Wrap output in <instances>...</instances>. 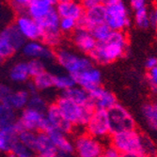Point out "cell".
<instances>
[{"label": "cell", "instance_id": "50", "mask_svg": "<svg viewBox=\"0 0 157 157\" xmlns=\"http://www.w3.org/2000/svg\"><path fill=\"white\" fill-rule=\"evenodd\" d=\"M58 1H65V0H58Z\"/></svg>", "mask_w": 157, "mask_h": 157}, {"label": "cell", "instance_id": "18", "mask_svg": "<svg viewBox=\"0 0 157 157\" xmlns=\"http://www.w3.org/2000/svg\"><path fill=\"white\" fill-rule=\"evenodd\" d=\"M55 10L59 18H70L76 22L83 16L85 12L79 0H65L59 1L55 6Z\"/></svg>", "mask_w": 157, "mask_h": 157}, {"label": "cell", "instance_id": "3", "mask_svg": "<svg viewBox=\"0 0 157 157\" xmlns=\"http://www.w3.org/2000/svg\"><path fill=\"white\" fill-rule=\"evenodd\" d=\"M58 64L71 75H75L83 71L94 66L88 56L77 54L66 47H59L55 51V58Z\"/></svg>", "mask_w": 157, "mask_h": 157}, {"label": "cell", "instance_id": "33", "mask_svg": "<svg viewBox=\"0 0 157 157\" xmlns=\"http://www.w3.org/2000/svg\"><path fill=\"white\" fill-rule=\"evenodd\" d=\"M142 153L147 157H157V145L152 140V138L144 134L143 146H142Z\"/></svg>", "mask_w": 157, "mask_h": 157}, {"label": "cell", "instance_id": "4", "mask_svg": "<svg viewBox=\"0 0 157 157\" xmlns=\"http://www.w3.org/2000/svg\"><path fill=\"white\" fill-rule=\"evenodd\" d=\"M105 24L111 31H125L130 26L129 12L122 0H112L105 5Z\"/></svg>", "mask_w": 157, "mask_h": 157}, {"label": "cell", "instance_id": "52", "mask_svg": "<svg viewBox=\"0 0 157 157\" xmlns=\"http://www.w3.org/2000/svg\"><path fill=\"white\" fill-rule=\"evenodd\" d=\"M156 1H157V0H156Z\"/></svg>", "mask_w": 157, "mask_h": 157}, {"label": "cell", "instance_id": "8", "mask_svg": "<svg viewBox=\"0 0 157 157\" xmlns=\"http://www.w3.org/2000/svg\"><path fill=\"white\" fill-rule=\"evenodd\" d=\"M17 124L20 131L25 130L34 133L46 132L47 124L44 112L26 106L17 117Z\"/></svg>", "mask_w": 157, "mask_h": 157}, {"label": "cell", "instance_id": "26", "mask_svg": "<svg viewBox=\"0 0 157 157\" xmlns=\"http://www.w3.org/2000/svg\"><path fill=\"white\" fill-rule=\"evenodd\" d=\"M62 94L64 96H66L68 99L72 100L73 102H75L78 105H81L91 104L90 100V93L76 85L75 87L71 88L70 90L63 92Z\"/></svg>", "mask_w": 157, "mask_h": 157}, {"label": "cell", "instance_id": "41", "mask_svg": "<svg viewBox=\"0 0 157 157\" xmlns=\"http://www.w3.org/2000/svg\"><path fill=\"white\" fill-rule=\"evenodd\" d=\"M130 6L136 11L146 7V0H130Z\"/></svg>", "mask_w": 157, "mask_h": 157}, {"label": "cell", "instance_id": "32", "mask_svg": "<svg viewBox=\"0 0 157 157\" xmlns=\"http://www.w3.org/2000/svg\"><path fill=\"white\" fill-rule=\"evenodd\" d=\"M26 65H27L28 74H29L31 79L39 75L40 74L44 73V71H46L44 62L39 59H29L26 62Z\"/></svg>", "mask_w": 157, "mask_h": 157}, {"label": "cell", "instance_id": "25", "mask_svg": "<svg viewBox=\"0 0 157 157\" xmlns=\"http://www.w3.org/2000/svg\"><path fill=\"white\" fill-rule=\"evenodd\" d=\"M54 74L48 72V71H44V73L33 77L31 84L38 92L48 90L54 88Z\"/></svg>", "mask_w": 157, "mask_h": 157}, {"label": "cell", "instance_id": "35", "mask_svg": "<svg viewBox=\"0 0 157 157\" xmlns=\"http://www.w3.org/2000/svg\"><path fill=\"white\" fill-rule=\"evenodd\" d=\"M10 151L15 154L16 157H36L35 153L32 151L25 148L24 145L19 143L18 141L13 145Z\"/></svg>", "mask_w": 157, "mask_h": 157}, {"label": "cell", "instance_id": "51", "mask_svg": "<svg viewBox=\"0 0 157 157\" xmlns=\"http://www.w3.org/2000/svg\"><path fill=\"white\" fill-rule=\"evenodd\" d=\"M155 105H157V99H156V102H155Z\"/></svg>", "mask_w": 157, "mask_h": 157}, {"label": "cell", "instance_id": "6", "mask_svg": "<svg viewBox=\"0 0 157 157\" xmlns=\"http://www.w3.org/2000/svg\"><path fill=\"white\" fill-rule=\"evenodd\" d=\"M25 41L14 25L4 28L0 32V61L10 58L17 50L22 49Z\"/></svg>", "mask_w": 157, "mask_h": 157}, {"label": "cell", "instance_id": "47", "mask_svg": "<svg viewBox=\"0 0 157 157\" xmlns=\"http://www.w3.org/2000/svg\"><path fill=\"white\" fill-rule=\"evenodd\" d=\"M47 1H49L51 4H53L54 6H56V3H58L59 1H58V0H47Z\"/></svg>", "mask_w": 157, "mask_h": 157}, {"label": "cell", "instance_id": "23", "mask_svg": "<svg viewBox=\"0 0 157 157\" xmlns=\"http://www.w3.org/2000/svg\"><path fill=\"white\" fill-rule=\"evenodd\" d=\"M32 151L35 155H51L56 154L55 148L52 141L45 132L36 133L35 141L33 144Z\"/></svg>", "mask_w": 157, "mask_h": 157}, {"label": "cell", "instance_id": "12", "mask_svg": "<svg viewBox=\"0 0 157 157\" xmlns=\"http://www.w3.org/2000/svg\"><path fill=\"white\" fill-rule=\"evenodd\" d=\"M44 115L47 124L46 132L49 130H56L66 135H70L75 131V128L63 118L55 104L48 105Z\"/></svg>", "mask_w": 157, "mask_h": 157}, {"label": "cell", "instance_id": "45", "mask_svg": "<svg viewBox=\"0 0 157 157\" xmlns=\"http://www.w3.org/2000/svg\"><path fill=\"white\" fill-rule=\"evenodd\" d=\"M36 157H59L56 154H51V155H36Z\"/></svg>", "mask_w": 157, "mask_h": 157}, {"label": "cell", "instance_id": "31", "mask_svg": "<svg viewBox=\"0 0 157 157\" xmlns=\"http://www.w3.org/2000/svg\"><path fill=\"white\" fill-rule=\"evenodd\" d=\"M135 23L140 28H147L150 26V14L146 7L135 11Z\"/></svg>", "mask_w": 157, "mask_h": 157}, {"label": "cell", "instance_id": "38", "mask_svg": "<svg viewBox=\"0 0 157 157\" xmlns=\"http://www.w3.org/2000/svg\"><path fill=\"white\" fill-rule=\"evenodd\" d=\"M99 157H121V153L117 150L114 149L112 146L109 145L105 147L104 151Z\"/></svg>", "mask_w": 157, "mask_h": 157}, {"label": "cell", "instance_id": "9", "mask_svg": "<svg viewBox=\"0 0 157 157\" xmlns=\"http://www.w3.org/2000/svg\"><path fill=\"white\" fill-rule=\"evenodd\" d=\"M111 135L136 129V122L132 114L121 105H116L107 111Z\"/></svg>", "mask_w": 157, "mask_h": 157}, {"label": "cell", "instance_id": "29", "mask_svg": "<svg viewBox=\"0 0 157 157\" xmlns=\"http://www.w3.org/2000/svg\"><path fill=\"white\" fill-rule=\"evenodd\" d=\"M90 32L97 42H103L109 38L112 31L105 23H103L94 26L92 29L90 30Z\"/></svg>", "mask_w": 157, "mask_h": 157}, {"label": "cell", "instance_id": "16", "mask_svg": "<svg viewBox=\"0 0 157 157\" xmlns=\"http://www.w3.org/2000/svg\"><path fill=\"white\" fill-rule=\"evenodd\" d=\"M45 133L52 141L56 155L59 157H72L74 154V142L69 137V135L56 130H49Z\"/></svg>", "mask_w": 157, "mask_h": 157}, {"label": "cell", "instance_id": "21", "mask_svg": "<svg viewBox=\"0 0 157 157\" xmlns=\"http://www.w3.org/2000/svg\"><path fill=\"white\" fill-rule=\"evenodd\" d=\"M30 94L25 90H13L9 94L6 100L3 102L2 105L12 110V111H22L27 106L28 100H29Z\"/></svg>", "mask_w": 157, "mask_h": 157}, {"label": "cell", "instance_id": "11", "mask_svg": "<svg viewBox=\"0 0 157 157\" xmlns=\"http://www.w3.org/2000/svg\"><path fill=\"white\" fill-rule=\"evenodd\" d=\"M13 25L26 41L40 40L41 30L40 25L25 12L18 14Z\"/></svg>", "mask_w": 157, "mask_h": 157}, {"label": "cell", "instance_id": "44", "mask_svg": "<svg viewBox=\"0 0 157 157\" xmlns=\"http://www.w3.org/2000/svg\"><path fill=\"white\" fill-rule=\"evenodd\" d=\"M121 157H147L142 152H134V153H125L121 154Z\"/></svg>", "mask_w": 157, "mask_h": 157}, {"label": "cell", "instance_id": "19", "mask_svg": "<svg viewBox=\"0 0 157 157\" xmlns=\"http://www.w3.org/2000/svg\"><path fill=\"white\" fill-rule=\"evenodd\" d=\"M72 41L75 47L81 53L88 55L95 48L97 41L92 37L90 31L82 29V28H76L72 33Z\"/></svg>", "mask_w": 157, "mask_h": 157}, {"label": "cell", "instance_id": "49", "mask_svg": "<svg viewBox=\"0 0 157 157\" xmlns=\"http://www.w3.org/2000/svg\"><path fill=\"white\" fill-rule=\"evenodd\" d=\"M4 108H5V107H4L1 104H0V115H1V114H2V112H3Z\"/></svg>", "mask_w": 157, "mask_h": 157}, {"label": "cell", "instance_id": "34", "mask_svg": "<svg viewBox=\"0 0 157 157\" xmlns=\"http://www.w3.org/2000/svg\"><path fill=\"white\" fill-rule=\"evenodd\" d=\"M77 28V22L70 18H60L59 30L62 34H72Z\"/></svg>", "mask_w": 157, "mask_h": 157}, {"label": "cell", "instance_id": "37", "mask_svg": "<svg viewBox=\"0 0 157 157\" xmlns=\"http://www.w3.org/2000/svg\"><path fill=\"white\" fill-rule=\"evenodd\" d=\"M30 1L31 0H10V5L18 12V14L25 11V9Z\"/></svg>", "mask_w": 157, "mask_h": 157}, {"label": "cell", "instance_id": "43", "mask_svg": "<svg viewBox=\"0 0 157 157\" xmlns=\"http://www.w3.org/2000/svg\"><path fill=\"white\" fill-rule=\"evenodd\" d=\"M150 21H151V25L157 26V5L155 6V8L153 9L151 14L150 15Z\"/></svg>", "mask_w": 157, "mask_h": 157}, {"label": "cell", "instance_id": "36", "mask_svg": "<svg viewBox=\"0 0 157 157\" xmlns=\"http://www.w3.org/2000/svg\"><path fill=\"white\" fill-rule=\"evenodd\" d=\"M146 79L151 90L153 91H157V66L151 70H148Z\"/></svg>", "mask_w": 157, "mask_h": 157}, {"label": "cell", "instance_id": "2", "mask_svg": "<svg viewBox=\"0 0 157 157\" xmlns=\"http://www.w3.org/2000/svg\"><path fill=\"white\" fill-rule=\"evenodd\" d=\"M54 104L63 118L75 128V130L76 128H84L95 110L91 104L86 105H78L63 94L56 99Z\"/></svg>", "mask_w": 157, "mask_h": 157}, {"label": "cell", "instance_id": "10", "mask_svg": "<svg viewBox=\"0 0 157 157\" xmlns=\"http://www.w3.org/2000/svg\"><path fill=\"white\" fill-rule=\"evenodd\" d=\"M84 132L102 141L109 138L111 136V131L107 111L94 110L84 127Z\"/></svg>", "mask_w": 157, "mask_h": 157}, {"label": "cell", "instance_id": "46", "mask_svg": "<svg viewBox=\"0 0 157 157\" xmlns=\"http://www.w3.org/2000/svg\"><path fill=\"white\" fill-rule=\"evenodd\" d=\"M111 1H112V0H101V3L105 6V5H106V4L110 3Z\"/></svg>", "mask_w": 157, "mask_h": 157}, {"label": "cell", "instance_id": "22", "mask_svg": "<svg viewBox=\"0 0 157 157\" xmlns=\"http://www.w3.org/2000/svg\"><path fill=\"white\" fill-rule=\"evenodd\" d=\"M55 8L47 0H31L25 9V13L36 22L40 21Z\"/></svg>", "mask_w": 157, "mask_h": 157}, {"label": "cell", "instance_id": "30", "mask_svg": "<svg viewBox=\"0 0 157 157\" xmlns=\"http://www.w3.org/2000/svg\"><path fill=\"white\" fill-rule=\"evenodd\" d=\"M27 106L40 110V111H42V112H45L48 105H47L46 100L40 94H39V92H36V93L30 94Z\"/></svg>", "mask_w": 157, "mask_h": 157}, {"label": "cell", "instance_id": "24", "mask_svg": "<svg viewBox=\"0 0 157 157\" xmlns=\"http://www.w3.org/2000/svg\"><path fill=\"white\" fill-rule=\"evenodd\" d=\"M141 115L148 129L157 133V105L155 103L144 104L141 108Z\"/></svg>", "mask_w": 157, "mask_h": 157}, {"label": "cell", "instance_id": "27", "mask_svg": "<svg viewBox=\"0 0 157 157\" xmlns=\"http://www.w3.org/2000/svg\"><path fill=\"white\" fill-rule=\"evenodd\" d=\"M10 78L12 82L16 84H23L30 78L28 74L26 62H18L14 64L10 71Z\"/></svg>", "mask_w": 157, "mask_h": 157}, {"label": "cell", "instance_id": "28", "mask_svg": "<svg viewBox=\"0 0 157 157\" xmlns=\"http://www.w3.org/2000/svg\"><path fill=\"white\" fill-rule=\"evenodd\" d=\"M75 86V81L73 75L69 74H60L54 75V88L60 90L62 93Z\"/></svg>", "mask_w": 157, "mask_h": 157}, {"label": "cell", "instance_id": "20", "mask_svg": "<svg viewBox=\"0 0 157 157\" xmlns=\"http://www.w3.org/2000/svg\"><path fill=\"white\" fill-rule=\"evenodd\" d=\"M20 132L17 121L14 124L0 127V152L9 153L13 145L17 142V136Z\"/></svg>", "mask_w": 157, "mask_h": 157}, {"label": "cell", "instance_id": "14", "mask_svg": "<svg viewBox=\"0 0 157 157\" xmlns=\"http://www.w3.org/2000/svg\"><path fill=\"white\" fill-rule=\"evenodd\" d=\"M89 93L90 103L95 110L108 111L118 105L117 97L115 94L109 90L103 88L102 86Z\"/></svg>", "mask_w": 157, "mask_h": 157}, {"label": "cell", "instance_id": "1", "mask_svg": "<svg viewBox=\"0 0 157 157\" xmlns=\"http://www.w3.org/2000/svg\"><path fill=\"white\" fill-rule=\"evenodd\" d=\"M128 49V37L124 31H112L109 38L97 42L95 48L89 54L93 64L106 65L121 59Z\"/></svg>", "mask_w": 157, "mask_h": 157}, {"label": "cell", "instance_id": "7", "mask_svg": "<svg viewBox=\"0 0 157 157\" xmlns=\"http://www.w3.org/2000/svg\"><path fill=\"white\" fill-rule=\"evenodd\" d=\"M74 142V154L76 157H99L105 150L104 141L97 139L86 132L77 134Z\"/></svg>", "mask_w": 157, "mask_h": 157}, {"label": "cell", "instance_id": "5", "mask_svg": "<svg viewBox=\"0 0 157 157\" xmlns=\"http://www.w3.org/2000/svg\"><path fill=\"white\" fill-rule=\"evenodd\" d=\"M144 134L138 130L132 129L111 135L110 146L117 150L121 154L142 152Z\"/></svg>", "mask_w": 157, "mask_h": 157}, {"label": "cell", "instance_id": "48", "mask_svg": "<svg viewBox=\"0 0 157 157\" xmlns=\"http://www.w3.org/2000/svg\"><path fill=\"white\" fill-rule=\"evenodd\" d=\"M8 157H16V156H15V154H14L13 152L10 151V152L8 153Z\"/></svg>", "mask_w": 157, "mask_h": 157}, {"label": "cell", "instance_id": "39", "mask_svg": "<svg viewBox=\"0 0 157 157\" xmlns=\"http://www.w3.org/2000/svg\"><path fill=\"white\" fill-rule=\"evenodd\" d=\"M12 91V89L8 85L0 84V104H3V102L6 100V98L9 96V94Z\"/></svg>", "mask_w": 157, "mask_h": 157}, {"label": "cell", "instance_id": "17", "mask_svg": "<svg viewBox=\"0 0 157 157\" xmlns=\"http://www.w3.org/2000/svg\"><path fill=\"white\" fill-rule=\"evenodd\" d=\"M103 23H105V6L100 4L85 10L83 16L77 21V28L90 31L94 26Z\"/></svg>", "mask_w": 157, "mask_h": 157}, {"label": "cell", "instance_id": "40", "mask_svg": "<svg viewBox=\"0 0 157 157\" xmlns=\"http://www.w3.org/2000/svg\"><path fill=\"white\" fill-rule=\"evenodd\" d=\"M79 1L85 10H90L93 7H96L100 4H102L101 0H79Z\"/></svg>", "mask_w": 157, "mask_h": 157}, {"label": "cell", "instance_id": "13", "mask_svg": "<svg viewBox=\"0 0 157 157\" xmlns=\"http://www.w3.org/2000/svg\"><path fill=\"white\" fill-rule=\"evenodd\" d=\"M22 52L29 59H39L44 61L51 60L55 58V51L45 45L41 40L25 41L22 47Z\"/></svg>", "mask_w": 157, "mask_h": 157}, {"label": "cell", "instance_id": "42", "mask_svg": "<svg viewBox=\"0 0 157 157\" xmlns=\"http://www.w3.org/2000/svg\"><path fill=\"white\" fill-rule=\"evenodd\" d=\"M157 66V58H154V56H151L146 60V68L147 70H151L154 67Z\"/></svg>", "mask_w": 157, "mask_h": 157}, {"label": "cell", "instance_id": "15", "mask_svg": "<svg viewBox=\"0 0 157 157\" xmlns=\"http://www.w3.org/2000/svg\"><path fill=\"white\" fill-rule=\"evenodd\" d=\"M73 76L75 78V85L88 92H90L95 89L101 87L102 73L94 66Z\"/></svg>", "mask_w": 157, "mask_h": 157}]
</instances>
